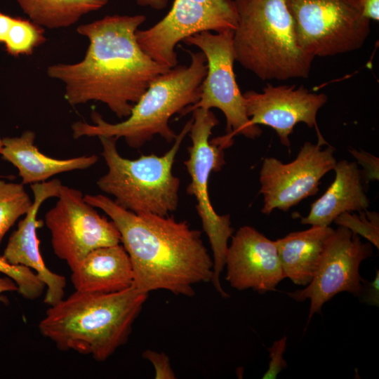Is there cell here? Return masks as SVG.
I'll use <instances>...</instances> for the list:
<instances>
[{"label": "cell", "instance_id": "f1b7e54d", "mask_svg": "<svg viewBox=\"0 0 379 379\" xmlns=\"http://www.w3.org/2000/svg\"><path fill=\"white\" fill-rule=\"evenodd\" d=\"M359 298L370 305L378 306L379 305V270L375 271V276L371 282L364 280L363 282L362 292Z\"/></svg>", "mask_w": 379, "mask_h": 379}, {"label": "cell", "instance_id": "e0dca14e", "mask_svg": "<svg viewBox=\"0 0 379 379\" xmlns=\"http://www.w3.org/2000/svg\"><path fill=\"white\" fill-rule=\"evenodd\" d=\"M71 272L77 291L111 293L133 285L132 265L121 244L93 250Z\"/></svg>", "mask_w": 379, "mask_h": 379}, {"label": "cell", "instance_id": "836d02e7", "mask_svg": "<svg viewBox=\"0 0 379 379\" xmlns=\"http://www.w3.org/2000/svg\"><path fill=\"white\" fill-rule=\"evenodd\" d=\"M2 147V138L0 137V150Z\"/></svg>", "mask_w": 379, "mask_h": 379}, {"label": "cell", "instance_id": "4dcf8cb0", "mask_svg": "<svg viewBox=\"0 0 379 379\" xmlns=\"http://www.w3.org/2000/svg\"><path fill=\"white\" fill-rule=\"evenodd\" d=\"M13 20V17L0 12V44L5 43Z\"/></svg>", "mask_w": 379, "mask_h": 379}, {"label": "cell", "instance_id": "9a60e30c", "mask_svg": "<svg viewBox=\"0 0 379 379\" xmlns=\"http://www.w3.org/2000/svg\"><path fill=\"white\" fill-rule=\"evenodd\" d=\"M62 185L58 179L30 185L34 194L32 205L10 236L2 255L9 263L25 266L38 275L46 285L44 302L48 306L56 304L65 298L67 281L64 276L50 270L44 261L36 232L37 229L43 226L44 222L37 219V214L46 199L58 197Z\"/></svg>", "mask_w": 379, "mask_h": 379}, {"label": "cell", "instance_id": "ac0fdd59", "mask_svg": "<svg viewBox=\"0 0 379 379\" xmlns=\"http://www.w3.org/2000/svg\"><path fill=\"white\" fill-rule=\"evenodd\" d=\"M35 136L33 131H25L19 137L2 138L1 158L17 168L23 185L44 182L65 172L86 169L98 161L95 154L65 159L50 157L34 145Z\"/></svg>", "mask_w": 379, "mask_h": 379}, {"label": "cell", "instance_id": "2e32d148", "mask_svg": "<svg viewBox=\"0 0 379 379\" xmlns=\"http://www.w3.org/2000/svg\"><path fill=\"white\" fill-rule=\"evenodd\" d=\"M237 24L234 0H174L168 13L149 28V34L158 46L172 51L191 35L234 31Z\"/></svg>", "mask_w": 379, "mask_h": 379}, {"label": "cell", "instance_id": "484cf974", "mask_svg": "<svg viewBox=\"0 0 379 379\" xmlns=\"http://www.w3.org/2000/svg\"><path fill=\"white\" fill-rule=\"evenodd\" d=\"M287 337L273 343L270 347H268L270 362L268 368L263 375V379H274L277 375L287 366V362L284 359L283 354L286 347Z\"/></svg>", "mask_w": 379, "mask_h": 379}, {"label": "cell", "instance_id": "d6a6232c", "mask_svg": "<svg viewBox=\"0 0 379 379\" xmlns=\"http://www.w3.org/2000/svg\"><path fill=\"white\" fill-rule=\"evenodd\" d=\"M136 3L141 6L149 7L154 10L164 9L169 0H135Z\"/></svg>", "mask_w": 379, "mask_h": 379}, {"label": "cell", "instance_id": "4316f807", "mask_svg": "<svg viewBox=\"0 0 379 379\" xmlns=\"http://www.w3.org/2000/svg\"><path fill=\"white\" fill-rule=\"evenodd\" d=\"M142 357L152 364L154 368L155 378L174 379L176 378L171 368L170 359L166 354L147 350L142 353Z\"/></svg>", "mask_w": 379, "mask_h": 379}, {"label": "cell", "instance_id": "cb8c5ba5", "mask_svg": "<svg viewBox=\"0 0 379 379\" xmlns=\"http://www.w3.org/2000/svg\"><path fill=\"white\" fill-rule=\"evenodd\" d=\"M0 274L12 279L18 286V293L27 300H35L44 293L46 285L31 269L12 265L0 256Z\"/></svg>", "mask_w": 379, "mask_h": 379}, {"label": "cell", "instance_id": "3957f363", "mask_svg": "<svg viewBox=\"0 0 379 379\" xmlns=\"http://www.w3.org/2000/svg\"><path fill=\"white\" fill-rule=\"evenodd\" d=\"M147 295L133 286L111 293L75 291L49 306L39 330L59 350L104 361L127 342Z\"/></svg>", "mask_w": 379, "mask_h": 379}, {"label": "cell", "instance_id": "44dd1931", "mask_svg": "<svg viewBox=\"0 0 379 379\" xmlns=\"http://www.w3.org/2000/svg\"><path fill=\"white\" fill-rule=\"evenodd\" d=\"M29 20L49 29L69 27L83 15L105 6L108 0H17Z\"/></svg>", "mask_w": 379, "mask_h": 379}, {"label": "cell", "instance_id": "277c9868", "mask_svg": "<svg viewBox=\"0 0 379 379\" xmlns=\"http://www.w3.org/2000/svg\"><path fill=\"white\" fill-rule=\"evenodd\" d=\"M190 53V65L178 64L157 77L134 105L126 119L109 123L93 110L91 115L93 124L80 121L72 124L73 138H122L133 148L142 147L156 135L168 142L174 141L177 134L170 127L169 120L175 114L181 115L187 107L199 100L207 70L206 58L201 51Z\"/></svg>", "mask_w": 379, "mask_h": 379}, {"label": "cell", "instance_id": "d4e9b609", "mask_svg": "<svg viewBox=\"0 0 379 379\" xmlns=\"http://www.w3.org/2000/svg\"><path fill=\"white\" fill-rule=\"evenodd\" d=\"M359 214L345 212L333 221L339 226L349 229L352 233L366 239L379 248V214L376 211H359Z\"/></svg>", "mask_w": 379, "mask_h": 379}, {"label": "cell", "instance_id": "7a4b0ae2", "mask_svg": "<svg viewBox=\"0 0 379 379\" xmlns=\"http://www.w3.org/2000/svg\"><path fill=\"white\" fill-rule=\"evenodd\" d=\"M84 197L117 227L132 265L133 286L139 291L163 289L192 297L194 284L211 281L213 258L201 232L186 221L169 215L136 214L102 194Z\"/></svg>", "mask_w": 379, "mask_h": 379}, {"label": "cell", "instance_id": "6da1fadb", "mask_svg": "<svg viewBox=\"0 0 379 379\" xmlns=\"http://www.w3.org/2000/svg\"><path fill=\"white\" fill-rule=\"evenodd\" d=\"M145 20L143 15H112L77 27V32L89 40L83 60L47 69L49 77L65 84L69 105L99 101L120 119L131 114L150 84L170 69L138 44L135 32Z\"/></svg>", "mask_w": 379, "mask_h": 379}, {"label": "cell", "instance_id": "4fadbf2b", "mask_svg": "<svg viewBox=\"0 0 379 379\" xmlns=\"http://www.w3.org/2000/svg\"><path fill=\"white\" fill-rule=\"evenodd\" d=\"M243 97L251 124L271 127L283 145L290 146L289 135L299 123L315 127L319 140H324L317 128V115L328 101L325 93L310 91L303 86L268 84L261 92L248 91Z\"/></svg>", "mask_w": 379, "mask_h": 379}, {"label": "cell", "instance_id": "7402d4cb", "mask_svg": "<svg viewBox=\"0 0 379 379\" xmlns=\"http://www.w3.org/2000/svg\"><path fill=\"white\" fill-rule=\"evenodd\" d=\"M24 185L0 180V245L7 232L32 205Z\"/></svg>", "mask_w": 379, "mask_h": 379}, {"label": "cell", "instance_id": "9c48e42d", "mask_svg": "<svg viewBox=\"0 0 379 379\" xmlns=\"http://www.w3.org/2000/svg\"><path fill=\"white\" fill-rule=\"evenodd\" d=\"M232 36V30L215 33L204 31L183 40L186 44L199 48L204 54L207 70L199 100L187 107L181 116L197 108L206 110L218 108L226 119L225 138L232 140L234 135L240 134L255 139L262 131L258 126L251 124L246 112L243 93L234 72L236 60Z\"/></svg>", "mask_w": 379, "mask_h": 379}, {"label": "cell", "instance_id": "52a82bcc", "mask_svg": "<svg viewBox=\"0 0 379 379\" xmlns=\"http://www.w3.org/2000/svg\"><path fill=\"white\" fill-rule=\"evenodd\" d=\"M192 124L189 132L192 145L187 148L189 157L184 164L191 178L187 192L197 201L196 210L201 219L213 251V273L211 282L222 298L228 294L222 289L220 276L225 265L228 240L234 232L230 215H220L214 210L208 194L211 172L218 171L225 164L224 149L217 139L210 141L213 128L218 124L211 110L197 108L192 112Z\"/></svg>", "mask_w": 379, "mask_h": 379}, {"label": "cell", "instance_id": "83f0119b", "mask_svg": "<svg viewBox=\"0 0 379 379\" xmlns=\"http://www.w3.org/2000/svg\"><path fill=\"white\" fill-rule=\"evenodd\" d=\"M349 152L363 167L361 175L366 182L378 180L379 159L378 157L364 150L358 151L352 149H349Z\"/></svg>", "mask_w": 379, "mask_h": 379}, {"label": "cell", "instance_id": "5bb4252c", "mask_svg": "<svg viewBox=\"0 0 379 379\" xmlns=\"http://www.w3.org/2000/svg\"><path fill=\"white\" fill-rule=\"evenodd\" d=\"M225 267L226 280L239 291L251 288L265 293L285 279L275 241L248 225L232 236Z\"/></svg>", "mask_w": 379, "mask_h": 379}, {"label": "cell", "instance_id": "30bf717a", "mask_svg": "<svg viewBox=\"0 0 379 379\" xmlns=\"http://www.w3.org/2000/svg\"><path fill=\"white\" fill-rule=\"evenodd\" d=\"M79 190L62 185L58 200L45 215L55 255L73 270L93 250L121 244L111 220L87 203Z\"/></svg>", "mask_w": 379, "mask_h": 379}, {"label": "cell", "instance_id": "ffe728a7", "mask_svg": "<svg viewBox=\"0 0 379 379\" xmlns=\"http://www.w3.org/2000/svg\"><path fill=\"white\" fill-rule=\"evenodd\" d=\"M333 230L330 226H311L308 230L291 232L274 241L285 278L296 285L309 284Z\"/></svg>", "mask_w": 379, "mask_h": 379}, {"label": "cell", "instance_id": "603a6c76", "mask_svg": "<svg viewBox=\"0 0 379 379\" xmlns=\"http://www.w3.org/2000/svg\"><path fill=\"white\" fill-rule=\"evenodd\" d=\"M46 40L43 27L31 20L18 17L13 18L4 45L8 54L18 57L32 54Z\"/></svg>", "mask_w": 379, "mask_h": 379}, {"label": "cell", "instance_id": "1f68e13d", "mask_svg": "<svg viewBox=\"0 0 379 379\" xmlns=\"http://www.w3.org/2000/svg\"><path fill=\"white\" fill-rule=\"evenodd\" d=\"M18 292V286L15 282L7 276L0 275V295L5 292ZM0 300L4 302V298L0 295Z\"/></svg>", "mask_w": 379, "mask_h": 379}, {"label": "cell", "instance_id": "8992f818", "mask_svg": "<svg viewBox=\"0 0 379 379\" xmlns=\"http://www.w3.org/2000/svg\"><path fill=\"white\" fill-rule=\"evenodd\" d=\"M192 124V118L164 154L142 155L136 159L119 154L115 138L99 136L107 171L98 180L97 186L112 195L117 205L134 213L169 215L178 208L180 185L173 173V166Z\"/></svg>", "mask_w": 379, "mask_h": 379}, {"label": "cell", "instance_id": "5b68a950", "mask_svg": "<svg viewBox=\"0 0 379 379\" xmlns=\"http://www.w3.org/2000/svg\"><path fill=\"white\" fill-rule=\"evenodd\" d=\"M235 60L261 80L310 76L314 57L300 46L286 0H234Z\"/></svg>", "mask_w": 379, "mask_h": 379}, {"label": "cell", "instance_id": "ba28073f", "mask_svg": "<svg viewBox=\"0 0 379 379\" xmlns=\"http://www.w3.org/2000/svg\"><path fill=\"white\" fill-rule=\"evenodd\" d=\"M300 46L315 57L360 49L371 33L361 0H286Z\"/></svg>", "mask_w": 379, "mask_h": 379}, {"label": "cell", "instance_id": "7c38bea8", "mask_svg": "<svg viewBox=\"0 0 379 379\" xmlns=\"http://www.w3.org/2000/svg\"><path fill=\"white\" fill-rule=\"evenodd\" d=\"M324 143L305 142L296 158L287 164L274 157L263 160L260 171L262 213L270 214L276 208L286 211L317 194L321 179L333 170L337 162L335 149L331 146L322 149Z\"/></svg>", "mask_w": 379, "mask_h": 379}, {"label": "cell", "instance_id": "8fae6325", "mask_svg": "<svg viewBox=\"0 0 379 379\" xmlns=\"http://www.w3.org/2000/svg\"><path fill=\"white\" fill-rule=\"evenodd\" d=\"M373 255L371 244L363 243L359 235L343 226L333 230L310 283L303 289L287 293L295 301L310 300L307 324L336 294L348 292L360 297L364 279L360 275L359 267Z\"/></svg>", "mask_w": 379, "mask_h": 379}, {"label": "cell", "instance_id": "f546056e", "mask_svg": "<svg viewBox=\"0 0 379 379\" xmlns=\"http://www.w3.org/2000/svg\"><path fill=\"white\" fill-rule=\"evenodd\" d=\"M364 15L370 20H379V0H361Z\"/></svg>", "mask_w": 379, "mask_h": 379}, {"label": "cell", "instance_id": "d6986e66", "mask_svg": "<svg viewBox=\"0 0 379 379\" xmlns=\"http://www.w3.org/2000/svg\"><path fill=\"white\" fill-rule=\"evenodd\" d=\"M335 178L326 191L312 205L301 223L311 226H330L345 212L367 210L369 200L361 185V175L355 161L342 160L333 168Z\"/></svg>", "mask_w": 379, "mask_h": 379}]
</instances>
